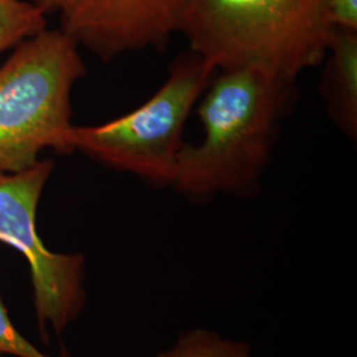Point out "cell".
<instances>
[{
  "mask_svg": "<svg viewBox=\"0 0 357 357\" xmlns=\"http://www.w3.org/2000/svg\"><path fill=\"white\" fill-rule=\"evenodd\" d=\"M294 82L255 68L217 70L199 100L203 139L184 144L169 188L196 203L255 193Z\"/></svg>",
  "mask_w": 357,
  "mask_h": 357,
  "instance_id": "1",
  "label": "cell"
},
{
  "mask_svg": "<svg viewBox=\"0 0 357 357\" xmlns=\"http://www.w3.org/2000/svg\"><path fill=\"white\" fill-rule=\"evenodd\" d=\"M326 0H183L178 33L216 70L255 68L295 81L323 63Z\"/></svg>",
  "mask_w": 357,
  "mask_h": 357,
  "instance_id": "2",
  "label": "cell"
},
{
  "mask_svg": "<svg viewBox=\"0 0 357 357\" xmlns=\"http://www.w3.org/2000/svg\"><path fill=\"white\" fill-rule=\"evenodd\" d=\"M85 75L79 45L60 28L13 48L0 66V172L35 166L44 150L66 155L72 90Z\"/></svg>",
  "mask_w": 357,
  "mask_h": 357,
  "instance_id": "3",
  "label": "cell"
},
{
  "mask_svg": "<svg viewBox=\"0 0 357 357\" xmlns=\"http://www.w3.org/2000/svg\"><path fill=\"white\" fill-rule=\"evenodd\" d=\"M216 72L203 57L184 53L171 66L165 84L139 107L102 125H73L65 138L66 155L79 151L101 165L169 188L185 144V123Z\"/></svg>",
  "mask_w": 357,
  "mask_h": 357,
  "instance_id": "4",
  "label": "cell"
},
{
  "mask_svg": "<svg viewBox=\"0 0 357 357\" xmlns=\"http://www.w3.org/2000/svg\"><path fill=\"white\" fill-rule=\"evenodd\" d=\"M38 160L19 172H0V243L26 257L31 270L38 324L57 333L81 315L85 301V258L51 252L36 227L38 202L53 171Z\"/></svg>",
  "mask_w": 357,
  "mask_h": 357,
  "instance_id": "5",
  "label": "cell"
},
{
  "mask_svg": "<svg viewBox=\"0 0 357 357\" xmlns=\"http://www.w3.org/2000/svg\"><path fill=\"white\" fill-rule=\"evenodd\" d=\"M103 61L163 47L178 33L183 0H32Z\"/></svg>",
  "mask_w": 357,
  "mask_h": 357,
  "instance_id": "6",
  "label": "cell"
},
{
  "mask_svg": "<svg viewBox=\"0 0 357 357\" xmlns=\"http://www.w3.org/2000/svg\"><path fill=\"white\" fill-rule=\"evenodd\" d=\"M321 94L332 122L351 139L357 135V31L333 29L324 60Z\"/></svg>",
  "mask_w": 357,
  "mask_h": 357,
  "instance_id": "7",
  "label": "cell"
},
{
  "mask_svg": "<svg viewBox=\"0 0 357 357\" xmlns=\"http://www.w3.org/2000/svg\"><path fill=\"white\" fill-rule=\"evenodd\" d=\"M156 357H253V348L248 340L228 337L206 327H195L180 333L174 344Z\"/></svg>",
  "mask_w": 357,
  "mask_h": 357,
  "instance_id": "8",
  "label": "cell"
},
{
  "mask_svg": "<svg viewBox=\"0 0 357 357\" xmlns=\"http://www.w3.org/2000/svg\"><path fill=\"white\" fill-rule=\"evenodd\" d=\"M47 26V15L32 0H0V53L13 50Z\"/></svg>",
  "mask_w": 357,
  "mask_h": 357,
  "instance_id": "9",
  "label": "cell"
},
{
  "mask_svg": "<svg viewBox=\"0 0 357 357\" xmlns=\"http://www.w3.org/2000/svg\"><path fill=\"white\" fill-rule=\"evenodd\" d=\"M0 354H8L16 357H52L40 352L38 348L31 344L26 337L13 327L8 318L6 307L0 301ZM60 357H69L63 355Z\"/></svg>",
  "mask_w": 357,
  "mask_h": 357,
  "instance_id": "10",
  "label": "cell"
},
{
  "mask_svg": "<svg viewBox=\"0 0 357 357\" xmlns=\"http://www.w3.org/2000/svg\"><path fill=\"white\" fill-rule=\"evenodd\" d=\"M324 10L332 29L357 31V0H326Z\"/></svg>",
  "mask_w": 357,
  "mask_h": 357,
  "instance_id": "11",
  "label": "cell"
}]
</instances>
